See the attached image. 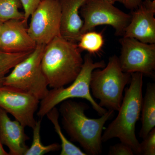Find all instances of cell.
<instances>
[{
	"instance_id": "1",
	"label": "cell",
	"mask_w": 155,
	"mask_h": 155,
	"mask_svg": "<svg viewBox=\"0 0 155 155\" xmlns=\"http://www.w3.org/2000/svg\"><path fill=\"white\" fill-rule=\"evenodd\" d=\"M61 104L58 110L63 128L70 141L78 143L87 155L101 154L104 126L114 117V111L108 110L100 118L91 119L85 114L89 109L86 103L68 99Z\"/></svg>"
},
{
	"instance_id": "2",
	"label": "cell",
	"mask_w": 155,
	"mask_h": 155,
	"mask_svg": "<svg viewBox=\"0 0 155 155\" xmlns=\"http://www.w3.org/2000/svg\"><path fill=\"white\" fill-rule=\"evenodd\" d=\"M81 52L76 43L61 35L46 45L41 64L48 87H63L75 80L83 64Z\"/></svg>"
},
{
	"instance_id": "3",
	"label": "cell",
	"mask_w": 155,
	"mask_h": 155,
	"mask_svg": "<svg viewBox=\"0 0 155 155\" xmlns=\"http://www.w3.org/2000/svg\"><path fill=\"white\" fill-rule=\"evenodd\" d=\"M143 74L131 73L130 85L125 90L118 115L102 136L103 142L118 138L130 146L134 154L140 155V143L135 134L136 125L141 113Z\"/></svg>"
},
{
	"instance_id": "4",
	"label": "cell",
	"mask_w": 155,
	"mask_h": 155,
	"mask_svg": "<svg viewBox=\"0 0 155 155\" xmlns=\"http://www.w3.org/2000/svg\"><path fill=\"white\" fill-rule=\"evenodd\" d=\"M82 68L76 78L67 87L52 88L47 95L40 101L38 116L42 119L53 108L64 101L75 98L86 99L90 103L94 110L100 115L105 114L107 110L101 107L92 96L90 81L92 73L95 69H102L106 64L104 61L94 62L92 55L87 54L84 58Z\"/></svg>"
},
{
	"instance_id": "5",
	"label": "cell",
	"mask_w": 155,
	"mask_h": 155,
	"mask_svg": "<svg viewBox=\"0 0 155 155\" xmlns=\"http://www.w3.org/2000/svg\"><path fill=\"white\" fill-rule=\"evenodd\" d=\"M130 79L131 74L122 71L119 58L115 55L111 56L105 67L93 71L90 81L92 94L99 100L101 107L118 111L124 89Z\"/></svg>"
},
{
	"instance_id": "6",
	"label": "cell",
	"mask_w": 155,
	"mask_h": 155,
	"mask_svg": "<svg viewBox=\"0 0 155 155\" xmlns=\"http://www.w3.org/2000/svg\"><path fill=\"white\" fill-rule=\"evenodd\" d=\"M45 46L37 45L30 54L17 64L12 72L6 76L3 85L12 87L28 92L40 101L43 99L49 91L41 64Z\"/></svg>"
},
{
	"instance_id": "7",
	"label": "cell",
	"mask_w": 155,
	"mask_h": 155,
	"mask_svg": "<svg viewBox=\"0 0 155 155\" xmlns=\"http://www.w3.org/2000/svg\"><path fill=\"white\" fill-rule=\"evenodd\" d=\"M83 18L81 34L99 25L113 27L116 36H123L131 15L126 14L106 0H87L80 10Z\"/></svg>"
},
{
	"instance_id": "8",
	"label": "cell",
	"mask_w": 155,
	"mask_h": 155,
	"mask_svg": "<svg viewBox=\"0 0 155 155\" xmlns=\"http://www.w3.org/2000/svg\"><path fill=\"white\" fill-rule=\"evenodd\" d=\"M30 17L27 31L37 45H46L61 35V8L59 0H41Z\"/></svg>"
},
{
	"instance_id": "9",
	"label": "cell",
	"mask_w": 155,
	"mask_h": 155,
	"mask_svg": "<svg viewBox=\"0 0 155 155\" xmlns=\"http://www.w3.org/2000/svg\"><path fill=\"white\" fill-rule=\"evenodd\" d=\"M119 41L121 52L119 60L123 72L154 75L155 44L145 43L136 39L123 37Z\"/></svg>"
},
{
	"instance_id": "10",
	"label": "cell",
	"mask_w": 155,
	"mask_h": 155,
	"mask_svg": "<svg viewBox=\"0 0 155 155\" xmlns=\"http://www.w3.org/2000/svg\"><path fill=\"white\" fill-rule=\"evenodd\" d=\"M40 100L33 95L12 87L0 86V108L11 114L24 127L33 128Z\"/></svg>"
},
{
	"instance_id": "11",
	"label": "cell",
	"mask_w": 155,
	"mask_h": 155,
	"mask_svg": "<svg viewBox=\"0 0 155 155\" xmlns=\"http://www.w3.org/2000/svg\"><path fill=\"white\" fill-rule=\"evenodd\" d=\"M155 0H144L131 13L123 37L147 44H155Z\"/></svg>"
},
{
	"instance_id": "12",
	"label": "cell",
	"mask_w": 155,
	"mask_h": 155,
	"mask_svg": "<svg viewBox=\"0 0 155 155\" xmlns=\"http://www.w3.org/2000/svg\"><path fill=\"white\" fill-rule=\"evenodd\" d=\"M22 20H11L3 23L0 34V51L8 53L31 51L37 45Z\"/></svg>"
},
{
	"instance_id": "13",
	"label": "cell",
	"mask_w": 155,
	"mask_h": 155,
	"mask_svg": "<svg viewBox=\"0 0 155 155\" xmlns=\"http://www.w3.org/2000/svg\"><path fill=\"white\" fill-rule=\"evenodd\" d=\"M8 114L0 108V140L8 148L9 155H24L29 147L26 142L30 138L25 127L17 120H11Z\"/></svg>"
},
{
	"instance_id": "14",
	"label": "cell",
	"mask_w": 155,
	"mask_h": 155,
	"mask_svg": "<svg viewBox=\"0 0 155 155\" xmlns=\"http://www.w3.org/2000/svg\"><path fill=\"white\" fill-rule=\"evenodd\" d=\"M61 5V35L78 42L81 36L83 21L80 16L81 8L87 0H59Z\"/></svg>"
},
{
	"instance_id": "15",
	"label": "cell",
	"mask_w": 155,
	"mask_h": 155,
	"mask_svg": "<svg viewBox=\"0 0 155 155\" xmlns=\"http://www.w3.org/2000/svg\"><path fill=\"white\" fill-rule=\"evenodd\" d=\"M141 106V129L139 136L144 138L155 127V84H147Z\"/></svg>"
},
{
	"instance_id": "16",
	"label": "cell",
	"mask_w": 155,
	"mask_h": 155,
	"mask_svg": "<svg viewBox=\"0 0 155 155\" xmlns=\"http://www.w3.org/2000/svg\"><path fill=\"white\" fill-rule=\"evenodd\" d=\"M49 120L54 125L56 133L59 136L61 140V155H87L79 147L68 140L64 136L59 124V118L60 113L59 110L56 107H54L46 115Z\"/></svg>"
},
{
	"instance_id": "17",
	"label": "cell",
	"mask_w": 155,
	"mask_h": 155,
	"mask_svg": "<svg viewBox=\"0 0 155 155\" xmlns=\"http://www.w3.org/2000/svg\"><path fill=\"white\" fill-rule=\"evenodd\" d=\"M41 123V119H39L32 128L33 138L31 144L28 147L24 155H43L61 150V145L59 143H53L45 146L42 143L40 135Z\"/></svg>"
},
{
	"instance_id": "18",
	"label": "cell",
	"mask_w": 155,
	"mask_h": 155,
	"mask_svg": "<svg viewBox=\"0 0 155 155\" xmlns=\"http://www.w3.org/2000/svg\"><path fill=\"white\" fill-rule=\"evenodd\" d=\"M104 44L102 32L91 30L81 35L77 45L81 51H86L92 55L99 52Z\"/></svg>"
},
{
	"instance_id": "19",
	"label": "cell",
	"mask_w": 155,
	"mask_h": 155,
	"mask_svg": "<svg viewBox=\"0 0 155 155\" xmlns=\"http://www.w3.org/2000/svg\"><path fill=\"white\" fill-rule=\"evenodd\" d=\"M32 51L8 53L0 51V86L3 85L4 79L10 70L27 58Z\"/></svg>"
},
{
	"instance_id": "20",
	"label": "cell",
	"mask_w": 155,
	"mask_h": 155,
	"mask_svg": "<svg viewBox=\"0 0 155 155\" xmlns=\"http://www.w3.org/2000/svg\"><path fill=\"white\" fill-rule=\"evenodd\" d=\"M22 5L20 0H0V22L11 20H23L24 13L19 11Z\"/></svg>"
},
{
	"instance_id": "21",
	"label": "cell",
	"mask_w": 155,
	"mask_h": 155,
	"mask_svg": "<svg viewBox=\"0 0 155 155\" xmlns=\"http://www.w3.org/2000/svg\"><path fill=\"white\" fill-rule=\"evenodd\" d=\"M143 139L140 143V155H155V128L151 130Z\"/></svg>"
},
{
	"instance_id": "22",
	"label": "cell",
	"mask_w": 155,
	"mask_h": 155,
	"mask_svg": "<svg viewBox=\"0 0 155 155\" xmlns=\"http://www.w3.org/2000/svg\"><path fill=\"white\" fill-rule=\"evenodd\" d=\"M24 9V19L22 21L25 25L28 18L38 5L41 0H20Z\"/></svg>"
},
{
	"instance_id": "23",
	"label": "cell",
	"mask_w": 155,
	"mask_h": 155,
	"mask_svg": "<svg viewBox=\"0 0 155 155\" xmlns=\"http://www.w3.org/2000/svg\"><path fill=\"white\" fill-rule=\"evenodd\" d=\"M108 154L110 155H134L132 148L126 143L121 142L110 147Z\"/></svg>"
},
{
	"instance_id": "24",
	"label": "cell",
	"mask_w": 155,
	"mask_h": 155,
	"mask_svg": "<svg viewBox=\"0 0 155 155\" xmlns=\"http://www.w3.org/2000/svg\"><path fill=\"white\" fill-rule=\"evenodd\" d=\"M143 0H113L114 3L118 2L122 4L126 8L133 10L137 8Z\"/></svg>"
},
{
	"instance_id": "25",
	"label": "cell",
	"mask_w": 155,
	"mask_h": 155,
	"mask_svg": "<svg viewBox=\"0 0 155 155\" xmlns=\"http://www.w3.org/2000/svg\"><path fill=\"white\" fill-rule=\"evenodd\" d=\"M9 153H7L3 147V144L0 140V155H9Z\"/></svg>"
},
{
	"instance_id": "26",
	"label": "cell",
	"mask_w": 155,
	"mask_h": 155,
	"mask_svg": "<svg viewBox=\"0 0 155 155\" xmlns=\"http://www.w3.org/2000/svg\"><path fill=\"white\" fill-rule=\"evenodd\" d=\"M3 22H0V34H1V31H2V27Z\"/></svg>"
},
{
	"instance_id": "27",
	"label": "cell",
	"mask_w": 155,
	"mask_h": 155,
	"mask_svg": "<svg viewBox=\"0 0 155 155\" xmlns=\"http://www.w3.org/2000/svg\"><path fill=\"white\" fill-rule=\"evenodd\" d=\"M106 1H108V2H110L113 3V4H114V2L113 0H106Z\"/></svg>"
}]
</instances>
